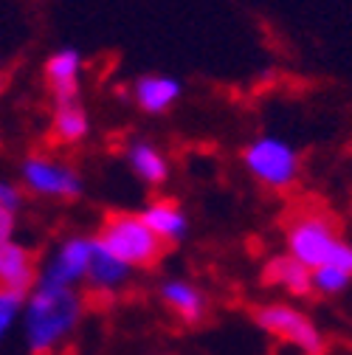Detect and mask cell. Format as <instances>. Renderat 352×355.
I'll use <instances>...</instances> for the list:
<instances>
[{"label":"cell","instance_id":"obj_1","mask_svg":"<svg viewBox=\"0 0 352 355\" xmlns=\"http://www.w3.org/2000/svg\"><path fill=\"white\" fill-rule=\"evenodd\" d=\"M79 313H82V302L73 291L34 288V293L26 302V338L34 355L62 341L76 327Z\"/></svg>","mask_w":352,"mask_h":355},{"label":"cell","instance_id":"obj_2","mask_svg":"<svg viewBox=\"0 0 352 355\" xmlns=\"http://www.w3.org/2000/svg\"><path fill=\"white\" fill-rule=\"evenodd\" d=\"M96 243L121 259L127 268H150L164 257V243L147 229L141 214L113 211L105 217Z\"/></svg>","mask_w":352,"mask_h":355},{"label":"cell","instance_id":"obj_3","mask_svg":"<svg viewBox=\"0 0 352 355\" xmlns=\"http://www.w3.org/2000/svg\"><path fill=\"white\" fill-rule=\"evenodd\" d=\"M338 245L341 240L335 237V223L327 214L307 211V214H296L288 223V251L307 271L330 265Z\"/></svg>","mask_w":352,"mask_h":355},{"label":"cell","instance_id":"obj_4","mask_svg":"<svg viewBox=\"0 0 352 355\" xmlns=\"http://www.w3.org/2000/svg\"><path fill=\"white\" fill-rule=\"evenodd\" d=\"M245 169L271 189H288L299 178V153L276 139V136H259L243 150Z\"/></svg>","mask_w":352,"mask_h":355},{"label":"cell","instance_id":"obj_5","mask_svg":"<svg viewBox=\"0 0 352 355\" xmlns=\"http://www.w3.org/2000/svg\"><path fill=\"white\" fill-rule=\"evenodd\" d=\"M20 178L28 192L42 195V198L73 200L85 189L82 175L73 166H68L51 155H28L20 164Z\"/></svg>","mask_w":352,"mask_h":355},{"label":"cell","instance_id":"obj_6","mask_svg":"<svg viewBox=\"0 0 352 355\" xmlns=\"http://www.w3.org/2000/svg\"><path fill=\"white\" fill-rule=\"evenodd\" d=\"M91 257H94V240L85 237H71L60 245V251L51 257L46 265V271L37 277V288L46 291H71L79 279L87 277L91 268Z\"/></svg>","mask_w":352,"mask_h":355},{"label":"cell","instance_id":"obj_7","mask_svg":"<svg viewBox=\"0 0 352 355\" xmlns=\"http://www.w3.org/2000/svg\"><path fill=\"white\" fill-rule=\"evenodd\" d=\"M254 316H256V324L262 330H268V333L296 344L307 355H322L324 352V341H322L319 330L307 322L299 310H293L288 304H265V307H259Z\"/></svg>","mask_w":352,"mask_h":355},{"label":"cell","instance_id":"obj_8","mask_svg":"<svg viewBox=\"0 0 352 355\" xmlns=\"http://www.w3.org/2000/svg\"><path fill=\"white\" fill-rule=\"evenodd\" d=\"M37 277L34 254L15 240H0V291L26 296L37 285Z\"/></svg>","mask_w":352,"mask_h":355},{"label":"cell","instance_id":"obj_9","mask_svg":"<svg viewBox=\"0 0 352 355\" xmlns=\"http://www.w3.org/2000/svg\"><path fill=\"white\" fill-rule=\"evenodd\" d=\"M181 94H184V85L175 76H166V73H147V76L136 79V85H133L136 105L150 116L166 113L175 102L181 99Z\"/></svg>","mask_w":352,"mask_h":355},{"label":"cell","instance_id":"obj_10","mask_svg":"<svg viewBox=\"0 0 352 355\" xmlns=\"http://www.w3.org/2000/svg\"><path fill=\"white\" fill-rule=\"evenodd\" d=\"M79 76H82V54L76 49H60L46 62V79L57 102L79 99Z\"/></svg>","mask_w":352,"mask_h":355},{"label":"cell","instance_id":"obj_11","mask_svg":"<svg viewBox=\"0 0 352 355\" xmlns=\"http://www.w3.org/2000/svg\"><path fill=\"white\" fill-rule=\"evenodd\" d=\"M141 220L147 223V229L166 245V243H178L186 237V214L181 209L178 200H169V198H158V200H150L147 209L141 211Z\"/></svg>","mask_w":352,"mask_h":355},{"label":"cell","instance_id":"obj_12","mask_svg":"<svg viewBox=\"0 0 352 355\" xmlns=\"http://www.w3.org/2000/svg\"><path fill=\"white\" fill-rule=\"evenodd\" d=\"M124 158H127L130 169H133L147 187L166 184V178H169V161H166V155L155 144H150L144 139H136V141L127 144Z\"/></svg>","mask_w":352,"mask_h":355},{"label":"cell","instance_id":"obj_13","mask_svg":"<svg viewBox=\"0 0 352 355\" xmlns=\"http://www.w3.org/2000/svg\"><path fill=\"white\" fill-rule=\"evenodd\" d=\"M87 132H91V119H87V110L79 105V99L54 105L51 136L57 144H65V147L82 144L87 139Z\"/></svg>","mask_w":352,"mask_h":355},{"label":"cell","instance_id":"obj_14","mask_svg":"<svg viewBox=\"0 0 352 355\" xmlns=\"http://www.w3.org/2000/svg\"><path fill=\"white\" fill-rule=\"evenodd\" d=\"M161 299L169 304L172 313L178 319H184L186 324H197L206 313V296L197 288H192L189 282H181V279L164 282Z\"/></svg>","mask_w":352,"mask_h":355},{"label":"cell","instance_id":"obj_15","mask_svg":"<svg viewBox=\"0 0 352 355\" xmlns=\"http://www.w3.org/2000/svg\"><path fill=\"white\" fill-rule=\"evenodd\" d=\"M130 271L121 259H116L110 251H105L96 240H94V257H91V268H87V282L99 291H116L130 279Z\"/></svg>","mask_w":352,"mask_h":355},{"label":"cell","instance_id":"obj_16","mask_svg":"<svg viewBox=\"0 0 352 355\" xmlns=\"http://www.w3.org/2000/svg\"><path fill=\"white\" fill-rule=\"evenodd\" d=\"M265 279L274 285H282L285 291H290L296 296L310 293V288H313V274L293 257H274L265 268Z\"/></svg>","mask_w":352,"mask_h":355},{"label":"cell","instance_id":"obj_17","mask_svg":"<svg viewBox=\"0 0 352 355\" xmlns=\"http://www.w3.org/2000/svg\"><path fill=\"white\" fill-rule=\"evenodd\" d=\"M310 274H313V285H316L319 291H324V293H338V291H344L346 282H349V274L333 268V265H322V268H316V271H310Z\"/></svg>","mask_w":352,"mask_h":355},{"label":"cell","instance_id":"obj_18","mask_svg":"<svg viewBox=\"0 0 352 355\" xmlns=\"http://www.w3.org/2000/svg\"><path fill=\"white\" fill-rule=\"evenodd\" d=\"M20 310H23V296L20 293L0 291V341H3V336L12 330Z\"/></svg>","mask_w":352,"mask_h":355},{"label":"cell","instance_id":"obj_19","mask_svg":"<svg viewBox=\"0 0 352 355\" xmlns=\"http://www.w3.org/2000/svg\"><path fill=\"white\" fill-rule=\"evenodd\" d=\"M20 203H23V192L15 184H9V181H0V209L17 214Z\"/></svg>","mask_w":352,"mask_h":355},{"label":"cell","instance_id":"obj_20","mask_svg":"<svg viewBox=\"0 0 352 355\" xmlns=\"http://www.w3.org/2000/svg\"><path fill=\"white\" fill-rule=\"evenodd\" d=\"M12 229H15V211L0 209V240H12Z\"/></svg>","mask_w":352,"mask_h":355}]
</instances>
